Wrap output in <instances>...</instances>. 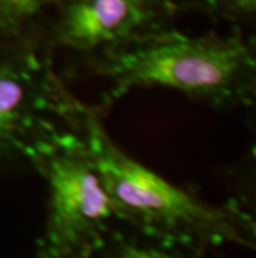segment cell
Wrapping results in <instances>:
<instances>
[{
    "mask_svg": "<svg viewBox=\"0 0 256 258\" xmlns=\"http://www.w3.org/2000/svg\"><path fill=\"white\" fill-rule=\"evenodd\" d=\"M83 63L108 85L102 110L130 90L148 87L180 92L218 110L253 107L256 97L254 40L239 25L225 35H188L173 27Z\"/></svg>",
    "mask_w": 256,
    "mask_h": 258,
    "instance_id": "1",
    "label": "cell"
},
{
    "mask_svg": "<svg viewBox=\"0 0 256 258\" xmlns=\"http://www.w3.org/2000/svg\"><path fill=\"white\" fill-rule=\"evenodd\" d=\"M102 117L99 105L80 103L78 130L120 223L206 251L225 245L254 248V222L246 210L210 203L145 167L110 139Z\"/></svg>",
    "mask_w": 256,
    "mask_h": 258,
    "instance_id": "2",
    "label": "cell"
},
{
    "mask_svg": "<svg viewBox=\"0 0 256 258\" xmlns=\"http://www.w3.org/2000/svg\"><path fill=\"white\" fill-rule=\"evenodd\" d=\"M32 170L47 185L45 223L34 258H92L120 222L77 118L47 142Z\"/></svg>",
    "mask_w": 256,
    "mask_h": 258,
    "instance_id": "3",
    "label": "cell"
},
{
    "mask_svg": "<svg viewBox=\"0 0 256 258\" xmlns=\"http://www.w3.org/2000/svg\"><path fill=\"white\" fill-rule=\"evenodd\" d=\"M78 108L39 32L0 40V175L32 170L47 142L75 123Z\"/></svg>",
    "mask_w": 256,
    "mask_h": 258,
    "instance_id": "4",
    "label": "cell"
},
{
    "mask_svg": "<svg viewBox=\"0 0 256 258\" xmlns=\"http://www.w3.org/2000/svg\"><path fill=\"white\" fill-rule=\"evenodd\" d=\"M178 14L172 0H57L37 32L52 53L85 60L170 30Z\"/></svg>",
    "mask_w": 256,
    "mask_h": 258,
    "instance_id": "5",
    "label": "cell"
},
{
    "mask_svg": "<svg viewBox=\"0 0 256 258\" xmlns=\"http://www.w3.org/2000/svg\"><path fill=\"white\" fill-rule=\"evenodd\" d=\"M211 253L213 251L151 237L118 223L92 258H210Z\"/></svg>",
    "mask_w": 256,
    "mask_h": 258,
    "instance_id": "6",
    "label": "cell"
},
{
    "mask_svg": "<svg viewBox=\"0 0 256 258\" xmlns=\"http://www.w3.org/2000/svg\"><path fill=\"white\" fill-rule=\"evenodd\" d=\"M55 2L57 0H0V40L37 32Z\"/></svg>",
    "mask_w": 256,
    "mask_h": 258,
    "instance_id": "7",
    "label": "cell"
},
{
    "mask_svg": "<svg viewBox=\"0 0 256 258\" xmlns=\"http://www.w3.org/2000/svg\"><path fill=\"white\" fill-rule=\"evenodd\" d=\"M178 12L203 14L211 20L230 22L233 25L249 24L256 17V0H172Z\"/></svg>",
    "mask_w": 256,
    "mask_h": 258,
    "instance_id": "8",
    "label": "cell"
}]
</instances>
